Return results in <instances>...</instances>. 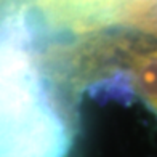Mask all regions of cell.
<instances>
[{
    "instance_id": "cell-1",
    "label": "cell",
    "mask_w": 157,
    "mask_h": 157,
    "mask_svg": "<svg viewBox=\"0 0 157 157\" xmlns=\"http://www.w3.org/2000/svg\"><path fill=\"white\" fill-rule=\"evenodd\" d=\"M75 124L56 99L26 27L0 24V157H69Z\"/></svg>"
},
{
    "instance_id": "cell-2",
    "label": "cell",
    "mask_w": 157,
    "mask_h": 157,
    "mask_svg": "<svg viewBox=\"0 0 157 157\" xmlns=\"http://www.w3.org/2000/svg\"><path fill=\"white\" fill-rule=\"evenodd\" d=\"M122 55L127 64L124 74L132 88L157 114V45L122 47Z\"/></svg>"
}]
</instances>
